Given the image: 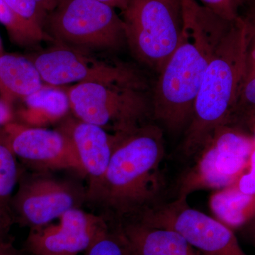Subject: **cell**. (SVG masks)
<instances>
[{
    "instance_id": "1",
    "label": "cell",
    "mask_w": 255,
    "mask_h": 255,
    "mask_svg": "<svg viewBox=\"0 0 255 255\" xmlns=\"http://www.w3.org/2000/svg\"><path fill=\"white\" fill-rule=\"evenodd\" d=\"M164 155L163 130L158 124L150 122L117 135L105 174L88 184L86 202L114 222L137 217L162 204Z\"/></svg>"
},
{
    "instance_id": "2",
    "label": "cell",
    "mask_w": 255,
    "mask_h": 255,
    "mask_svg": "<svg viewBox=\"0 0 255 255\" xmlns=\"http://www.w3.org/2000/svg\"><path fill=\"white\" fill-rule=\"evenodd\" d=\"M181 10L180 41L159 73L151 97L153 120L172 133L187 129L206 69L233 23L196 0H181Z\"/></svg>"
},
{
    "instance_id": "3",
    "label": "cell",
    "mask_w": 255,
    "mask_h": 255,
    "mask_svg": "<svg viewBox=\"0 0 255 255\" xmlns=\"http://www.w3.org/2000/svg\"><path fill=\"white\" fill-rule=\"evenodd\" d=\"M248 39L241 16L233 21L206 69L180 146L182 155L196 158L216 129L228 124L246 77Z\"/></svg>"
},
{
    "instance_id": "4",
    "label": "cell",
    "mask_w": 255,
    "mask_h": 255,
    "mask_svg": "<svg viewBox=\"0 0 255 255\" xmlns=\"http://www.w3.org/2000/svg\"><path fill=\"white\" fill-rule=\"evenodd\" d=\"M65 89L74 117L111 134L129 133L153 120L151 97L146 90L94 82Z\"/></svg>"
},
{
    "instance_id": "5",
    "label": "cell",
    "mask_w": 255,
    "mask_h": 255,
    "mask_svg": "<svg viewBox=\"0 0 255 255\" xmlns=\"http://www.w3.org/2000/svg\"><path fill=\"white\" fill-rule=\"evenodd\" d=\"M122 13L126 43L132 55L159 74L180 41L181 3L129 0Z\"/></svg>"
},
{
    "instance_id": "6",
    "label": "cell",
    "mask_w": 255,
    "mask_h": 255,
    "mask_svg": "<svg viewBox=\"0 0 255 255\" xmlns=\"http://www.w3.org/2000/svg\"><path fill=\"white\" fill-rule=\"evenodd\" d=\"M46 20L47 34L58 44L97 53L127 43L122 18L97 0H60Z\"/></svg>"
},
{
    "instance_id": "7",
    "label": "cell",
    "mask_w": 255,
    "mask_h": 255,
    "mask_svg": "<svg viewBox=\"0 0 255 255\" xmlns=\"http://www.w3.org/2000/svg\"><path fill=\"white\" fill-rule=\"evenodd\" d=\"M255 149L254 138L236 126L226 124L218 128L196 157L195 164L182 177L177 196L188 197L196 191H217L237 184Z\"/></svg>"
},
{
    "instance_id": "8",
    "label": "cell",
    "mask_w": 255,
    "mask_h": 255,
    "mask_svg": "<svg viewBox=\"0 0 255 255\" xmlns=\"http://www.w3.org/2000/svg\"><path fill=\"white\" fill-rule=\"evenodd\" d=\"M95 53L55 43L28 58L36 65L46 85L65 87L94 82L147 89L145 78L136 69L127 64L101 59Z\"/></svg>"
},
{
    "instance_id": "9",
    "label": "cell",
    "mask_w": 255,
    "mask_h": 255,
    "mask_svg": "<svg viewBox=\"0 0 255 255\" xmlns=\"http://www.w3.org/2000/svg\"><path fill=\"white\" fill-rule=\"evenodd\" d=\"M187 196H177L132 218L177 231L202 255H248L233 230L215 218L193 209Z\"/></svg>"
},
{
    "instance_id": "10",
    "label": "cell",
    "mask_w": 255,
    "mask_h": 255,
    "mask_svg": "<svg viewBox=\"0 0 255 255\" xmlns=\"http://www.w3.org/2000/svg\"><path fill=\"white\" fill-rule=\"evenodd\" d=\"M46 173L21 174L10 204L13 221L30 229L41 227L86 202V189Z\"/></svg>"
},
{
    "instance_id": "11",
    "label": "cell",
    "mask_w": 255,
    "mask_h": 255,
    "mask_svg": "<svg viewBox=\"0 0 255 255\" xmlns=\"http://www.w3.org/2000/svg\"><path fill=\"white\" fill-rule=\"evenodd\" d=\"M111 221L81 208L66 211L52 223L30 230L25 249L31 255H78L109 229Z\"/></svg>"
},
{
    "instance_id": "12",
    "label": "cell",
    "mask_w": 255,
    "mask_h": 255,
    "mask_svg": "<svg viewBox=\"0 0 255 255\" xmlns=\"http://www.w3.org/2000/svg\"><path fill=\"white\" fill-rule=\"evenodd\" d=\"M3 131L16 158L30 168L39 172L71 169L84 175L71 140L58 129L9 123Z\"/></svg>"
},
{
    "instance_id": "13",
    "label": "cell",
    "mask_w": 255,
    "mask_h": 255,
    "mask_svg": "<svg viewBox=\"0 0 255 255\" xmlns=\"http://www.w3.org/2000/svg\"><path fill=\"white\" fill-rule=\"evenodd\" d=\"M58 130L70 139L88 184L100 179L108 167L117 135L95 124L67 116L60 121Z\"/></svg>"
},
{
    "instance_id": "14",
    "label": "cell",
    "mask_w": 255,
    "mask_h": 255,
    "mask_svg": "<svg viewBox=\"0 0 255 255\" xmlns=\"http://www.w3.org/2000/svg\"><path fill=\"white\" fill-rule=\"evenodd\" d=\"M117 223L132 255H202L182 235L170 228L137 219Z\"/></svg>"
},
{
    "instance_id": "15",
    "label": "cell",
    "mask_w": 255,
    "mask_h": 255,
    "mask_svg": "<svg viewBox=\"0 0 255 255\" xmlns=\"http://www.w3.org/2000/svg\"><path fill=\"white\" fill-rule=\"evenodd\" d=\"M45 85L36 65L28 57L0 55V90L6 100H23Z\"/></svg>"
},
{
    "instance_id": "16",
    "label": "cell",
    "mask_w": 255,
    "mask_h": 255,
    "mask_svg": "<svg viewBox=\"0 0 255 255\" xmlns=\"http://www.w3.org/2000/svg\"><path fill=\"white\" fill-rule=\"evenodd\" d=\"M24 107L21 118L31 127H43L60 122L70 111L65 87L45 85L42 88L23 99Z\"/></svg>"
},
{
    "instance_id": "17",
    "label": "cell",
    "mask_w": 255,
    "mask_h": 255,
    "mask_svg": "<svg viewBox=\"0 0 255 255\" xmlns=\"http://www.w3.org/2000/svg\"><path fill=\"white\" fill-rule=\"evenodd\" d=\"M209 206L215 219L235 229L255 216V194L243 192L236 184L216 191L210 198Z\"/></svg>"
},
{
    "instance_id": "18",
    "label": "cell",
    "mask_w": 255,
    "mask_h": 255,
    "mask_svg": "<svg viewBox=\"0 0 255 255\" xmlns=\"http://www.w3.org/2000/svg\"><path fill=\"white\" fill-rule=\"evenodd\" d=\"M21 176L18 159L9 147L4 131L0 130V209L9 214L11 199Z\"/></svg>"
},
{
    "instance_id": "19",
    "label": "cell",
    "mask_w": 255,
    "mask_h": 255,
    "mask_svg": "<svg viewBox=\"0 0 255 255\" xmlns=\"http://www.w3.org/2000/svg\"><path fill=\"white\" fill-rule=\"evenodd\" d=\"M0 23L15 41L22 45L33 46L50 38L43 28L20 17L3 0H0Z\"/></svg>"
},
{
    "instance_id": "20",
    "label": "cell",
    "mask_w": 255,
    "mask_h": 255,
    "mask_svg": "<svg viewBox=\"0 0 255 255\" xmlns=\"http://www.w3.org/2000/svg\"><path fill=\"white\" fill-rule=\"evenodd\" d=\"M229 123L244 124L251 128L255 124V65L247 64L246 77Z\"/></svg>"
},
{
    "instance_id": "21",
    "label": "cell",
    "mask_w": 255,
    "mask_h": 255,
    "mask_svg": "<svg viewBox=\"0 0 255 255\" xmlns=\"http://www.w3.org/2000/svg\"><path fill=\"white\" fill-rule=\"evenodd\" d=\"M85 255H132L118 224L110 228L86 252Z\"/></svg>"
},
{
    "instance_id": "22",
    "label": "cell",
    "mask_w": 255,
    "mask_h": 255,
    "mask_svg": "<svg viewBox=\"0 0 255 255\" xmlns=\"http://www.w3.org/2000/svg\"><path fill=\"white\" fill-rule=\"evenodd\" d=\"M20 17L43 28L46 21V10L35 0H3Z\"/></svg>"
},
{
    "instance_id": "23",
    "label": "cell",
    "mask_w": 255,
    "mask_h": 255,
    "mask_svg": "<svg viewBox=\"0 0 255 255\" xmlns=\"http://www.w3.org/2000/svg\"><path fill=\"white\" fill-rule=\"evenodd\" d=\"M203 6L228 21L240 17L239 10L244 5L245 0H199Z\"/></svg>"
},
{
    "instance_id": "24",
    "label": "cell",
    "mask_w": 255,
    "mask_h": 255,
    "mask_svg": "<svg viewBox=\"0 0 255 255\" xmlns=\"http://www.w3.org/2000/svg\"><path fill=\"white\" fill-rule=\"evenodd\" d=\"M246 11L241 16L246 26L248 34V64L255 65V1L245 0Z\"/></svg>"
},
{
    "instance_id": "25",
    "label": "cell",
    "mask_w": 255,
    "mask_h": 255,
    "mask_svg": "<svg viewBox=\"0 0 255 255\" xmlns=\"http://www.w3.org/2000/svg\"><path fill=\"white\" fill-rule=\"evenodd\" d=\"M236 184L243 192L255 194V149L252 153L248 169Z\"/></svg>"
},
{
    "instance_id": "26",
    "label": "cell",
    "mask_w": 255,
    "mask_h": 255,
    "mask_svg": "<svg viewBox=\"0 0 255 255\" xmlns=\"http://www.w3.org/2000/svg\"><path fill=\"white\" fill-rule=\"evenodd\" d=\"M0 255H23V252L18 250L9 239H0Z\"/></svg>"
},
{
    "instance_id": "27",
    "label": "cell",
    "mask_w": 255,
    "mask_h": 255,
    "mask_svg": "<svg viewBox=\"0 0 255 255\" xmlns=\"http://www.w3.org/2000/svg\"><path fill=\"white\" fill-rule=\"evenodd\" d=\"M12 221L11 214L0 209V239L6 238Z\"/></svg>"
},
{
    "instance_id": "28",
    "label": "cell",
    "mask_w": 255,
    "mask_h": 255,
    "mask_svg": "<svg viewBox=\"0 0 255 255\" xmlns=\"http://www.w3.org/2000/svg\"><path fill=\"white\" fill-rule=\"evenodd\" d=\"M12 119V112L9 104L5 101H0V125L10 123Z\"/></svg>"
},
{
    "instance_id": "29",
    "label": "cell",
    "mask_w": 255,
    "mask_h": 255,
    "mask_svg": "<svg viewBox=\"0 0 255 255\" xmlns=\"http://www.w3.org/2000/svg\"><path fill=\"white\" fill-rule=\"evenodd\" d=\"M104 4L109 5L114 9H119L124 11L127 8L129 0H97Z\"/></svg>"
},
{
    "instance_id": "30",
    "label": "cell",
    "mask_w": 255,
    "mask_h": 255,
    "mask_svg": "<svg viewBox=\"0 0 255 255\" xmlns=\"http://www.w3.org/2000/svg\"><path fill=\"white\" fill-rule=\"evenodd\" d=\"M47 12L53 11L55 9L60 0H35Z\"/></svg>"
},
{
    "instance_id": "31",
    "label": "cell",
    "mask_w": 255,
    "mask_h": 255,
    "mask_svg": "<svg viewBox=\"0 0 255 255\" xmlns=\"http://www.w3.org/2000/svg\"><path fill=\"white\" fill-rule=\"evenodd\" d=\"M171 1H174V2L180 3L181 0H171Z\"/></svg>"
},
{
    "instance_id": "32",
    "label": "cell",
    "mask_w": 255,
    "mask_h": 255,
    "mask_svg": "<svg viewBox=\"0 0 255 255\" xmlns=\"http://www.w3.org/2000/svg\"><path fill=\"white\" fill-rule=\"evenodd\" d=\"M0 46H1V44H0Z\"/></svg>"
},
{
    "instance_id": "33",
    "label": "cell",
    "mask_w": 255,
    "mask_h": 255,
    "mask_svg": "<svg viewBox=\"0 0 255 255\" xmlns=\"http://www.w3.org/2000/svg\"></svg>"
}]
</instances>
